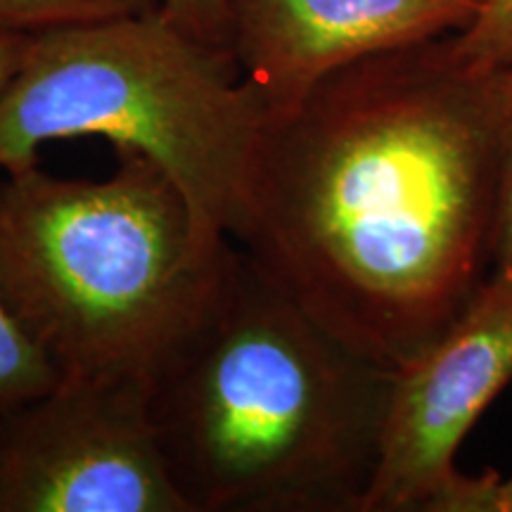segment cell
Masks as SVG:
<instances>
[{"mask_svg":"<svg viewBox=\"0 0 512 512\" xmlns=\"http://www.w3.org/2000/svg\"><path fill=\"white\" fill-rule=\"evenodd\" d=\"M268 105L228 50L140 12L29 36L0 95V171L38 164L46 143L107 138L176 183L207 240H235Z\"/></svg>","mask_w":512,"mask_h":512,"instance_id":"277c9868","label":"cell"},{"mask_svg":"<svg viewBox=\"0 0 512 512\" xmlns=\"http://www.w3.org/2000/svg\"><path fill=\"white\" fill-rule=\"evenodd\" d=\"M162 0H0V34L36 36L159 10Z\"/></svg>","mask_w":512,"mask_h":512,"instance_id":"9c48e42d","label":"cell"},{"mask_svg":"<svg viewBox=\"0 0 512 512\" xmlns=\"http://www.w3.org/2000/svg\"><path fill=\"white\" fill-rule=\"evenodd\" d=\"M235 240H207L150 157L102 181L36 166L0 181V290L62 377L150 382L216 290Z\"/></svg>","mask_w":512,"mask_h":512,"instance_id":"3957f363","label":"cell"},{"mask_svg":"<svg viewBox=\"0 0 512 512\" xmlns=\"http://www.w3.org/2000/svg\"><path fill=\"white\" fill-rule=\"evenodd\" d=\"M510 382L512 271L491 268L460 316L394 370L363 512H489L498 472L465 475L456 456Z\"/></svg>","mask_w":512,"mask_h":512,"instance_id":"5b68a950","label":"cell"},{"mask_svg":"<svg viewBox=\"0 0 512 512\" xmlns=\"http://www.w3.org/2000/svg\"><path fill=\"white\" fill-rule=\"evenodd\" d=\"M491 261H494V268H510L512 271V117L508 136H505Z\"/></svg>","mask_w":512,"mask_h":512,"instance_id":"7c38bea8","label":"cell"},{"mask_svg":"<svg viewBox=\"0 0 512 512\" xmlns=\"http://www.w3.org/2000/svg\"><path fill=\"white\" fill-rule=\"evenodd\" d=\"M159 15L197 41L230 53L228 0H162Z\"/></svg>","mask_w":512,"mask_h":512,"instance_id":"8fae6325","label":"cell"},{"mask_svg":"<svg viewBox=\"0 0 512 512\" xmlns=\"http://www.w3.org/2000/svg\"><path fill=\"white\" fill-rule=\"evenodd\" d=\"M486 0H228L230 53L264 95L290 110L316 83L363 57L458 34Z\"/></svg>","mask_w":512,"mask_h":512,"instance_id":"52a82bcc","label":"cell"},{"mask_svg":"<svg viewBox=\"0 0 512 512\" xmlns=\"http://www.w3.org/2000/svg\"><path fill=\"white\" fill-rule=\"evenodd\" d=\"M27 43L29 36L0 34V95H3L10 79L15 76L19 62H22L24 50H27Z\"/></svg>","mask_w":512,"mask_h":512,"instance_id":"4fadbf2b","label":"cell"},{"mask_svg":"<svg viewBox=\"0 0 512 512\" xmlns=\"http://www.w3.org/2000/svg\"><path fill=\"white\" fill-rule=\"evenodd\" d=\"M489 512H512V475L508 479L498 475L494 491H491Z\"/></svg>","mask_w":512,"mask_h":512,"instance_id":"5bb4252c","label":"cell"},{"mask_svg":"<svg viewBox=\"0 0 512 512\" xmlns=\"http://www.w3.org/2000/svg\"><path fill=\"white\" fill-rule=\"evenodd\" d=\"M0 512H192L150 415V382L62 377L5 413Z\"/></svg>","mask_w":512,"mask_h":512,"instance_id":"8992f818","label":"cell"},{"mask_svg":"<svg viewBox=\"0 0 512 512\" xmlns=\"http://www.w3.org/2000/svg\"><path fill=\"white\" fill-rule=\"evenodd\" d=\"M3 420H5V413L0 411V448H3Z\"/></svg>","mask_w":512,"mask_h":512,"instance_id":"9a60e30c","label":"cell"},{"mask_svg":"<svg viewBox=\"0 0 512 512\" xmlns=\"http://www.w3.org/2000/svg\"><path fill=\"white\" fill-rule=\"evenodd\" d=\"M512 64L453 34L337 69L268 114L235 242L347 347L418 358L489 278Z\"/></svg>","mask_w":512,"mask_h":512,"instance_id":"6da1fadb","label":"cell"},{"mask_svg":"<svg viewBox=\"0 0 512 512\" xmlns=\"http://www.w3.org/2000/svg\"><path fill=\"white\" fill-rule=\"evenodd\" d=\"M392 382L233 242L150 415L192 512H363Z\"/></svg>","mask_w":512,"mask_h":512,"instance_id":"7a4b0ae2","label":"cell"},{"mask_svg":"<svg viewBox=\"0 0 512 512\" xmlns=\"http://www.w3.org/2000/svg\"><path fill=\"white\" fill-rule=\"evenodd\" d=\"M458 55L475 69L512 64V0H486L479 15L453 34Z\"/></svg>","mask_w":512,"mask_h":512,"instance_id":"30bf717a","label":"cell"},{"mask_svg":"<svg viewBox=\"0 0 512 512\" xmlns=\"http://www.w3.org/2000/svg\"><path fill=\"white\" fill-rule=\"evenodd\" d=\"M60 380V370L22 328L0 290V411L50 392Z\"/></svg>","mask_w":512,"mask_h":512,"instance_id":"ba28073f","label":"cell"}]
</instances>
